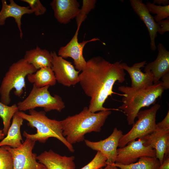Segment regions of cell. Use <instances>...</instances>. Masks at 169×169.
Segmentation results:
<instances>
[{
	"label": "cell",
	"mask_w": 169,
	"mask_h": 169,
	"mask_svg": "<svg viewBox=\"0 0 169 169\" xmlns=\"http://www.w3.org/2000/svg\"><path fill=\"white\" fill-rule=\"evenodd\" d=\"M157 23L158 27L157 33L159 34H163L169 31V17Z\"/></svg>",
	"instance_id": "cell-30"
},
{
	"label": "cell",
	"mask_w": 169,
	"mask_h": 169,
	"mask_svg": "<svg viewBox=\"0 0 169 169\" xmlns=\"http://www.w3.org/2000/svg\"><path fill=\"white\" fill-rule=\"evenodd\" d=\"M146 61L134 64L129 66L125 63H120V66L129 73L131 79V87L136 89H143L152 85L153 79L152 74L148 71L143 72L141 68L147 64Z\"/></svg>",
	"instance_id": "cell-15"
},
{
	"label": "cell",
	"mask_w": 169,
	"mask_h": 169,
	"mask_svg": "<svg viewBox=\"0 0 169 169\" xmlns=\"http://www.w3.org/2000/svg\"><path fill=\"white\" fill-rule=\"evenodd\" d=\"M4 136L3 133V130H0V140H2L4 138Z\"/></svg>",
	"instance_id": "cell-36"
},
{
	"label": "cell",
	"mask_w": 169,
	"mask_h": 169,
	"mask_svg": "<svg viewBox=\"0 0 169 169\" xmlns=\"http://www.w3.org/2000/svg\"><path fill=\"white\" fill-rule=\"evenodd\" d=\"M158 54L155 60L144 66V71H148L152 74L153 83L159 81L161 77L169 72V52L163 45H158Z\"/></svg>",
	"instance_id": "cell-19"
},
{
	"label": "cell",
	"mask_w": 169,
	"mask_h": 169,
	"mask_svg": "<svg viewBox=\"0 0 169 169\" xmlns=\"http://www.w3.org/2000/svg\"><path fill=\"white\" fill-rule=\"evenodd\" d=\"M8 4L6 0H2V7L0 12V26L4 25L6 19L9 17L13 18L16 23L20 32V37L22 38L23 33L21 28V19L25 14L33 13L29 6H22L16 3L14 0H10Z\"/></svg>",
	"instance_id": "cell-18"
},
{
	"label": "cell",
	"mask_w": 169,
	"mask_h": 169,
	"mask_svg": "<svg viewBox=\"0 0 169 169\" xmlns=\"http://www.w3.org/2000/svg\"><path fill=\"white\" fill-rule=\"evenodd\" d=\"M127 146L117 149L115 163L128 165L136 162L143 156L156 157L155 150L149 146H145L140 138L134 140Z\"/></svg>",
	"instance_id": "cell-9"
},
{
	"label": "cell",
	"mask_w": 169,
	"mask_h": 169,
	"mask_svg": "<svg viewBox=\"0 0 169 169\" xmlns=\"http://www.w3.org/2000/svg\"><path fill=\"white\" fill-rule=\"evenodd\" d=\"M35 144V141L26 139L18 148L5 146L12 155L13 169H47L44 165L37 161V155L33 152Z\"/></svg>",
	"instance_id": "cell-8"
},
{
	"label": "cell",
	"mask_w": 169,
	"mask_h": 169,
	"mask_svg": "<svg viewBox=\"0 0 169 169\" xmlns=\"http://www.w3.org/2000/svg\"><path fill=\"white\" fill-rule=\"evenodd\" d=\"M12 156L5 148V146L0 147V169H13Z\"/></svg>",
	"instance_id": "cell-27"
},
{
	"label": "cell",
	"mask_w": 169,
	"mask_h": 169,
	"mask_svg": "<svg viewBox=\"0 0 169 169\" xmlns=\"http://www.w3.org/2000/svg\"><path fill=\"white\" fill-rule=\"evenodd\" d=\"M74 158L73 156H62L52 150L44 151L37 156L38 162L47 169H75Z\"/></svg>",
	"instance_id": "cell-16"
},
{
	"label": "cell",
	"mask_w": 169,
	"mask_h": 169,
	"mask_svg": "<svg viewBox=\"0 0 169 169\" xmlns=\"http://www.w3.org/2000/svg\"><path fill=\"white\" fill-rule=\"evenodd\" d=\"M120 62L111 63L101 57H94L87 61L85 68L79 74V83L85 94L90 98L88 109L91 112L120 111L103 106L108 96L113 94L119 95L113 90L115 83H122L125 80L126 74L119 66Z\"/></svg>",
	"instance_id": "cell-1"
},
{
	"label": "cell",
	"mask_w": 169,
	"mask_h": 169,
	"mask_svg": "<svg viewBox=\"0 0 169 169\" xmlns=\"http://www.w3.org/2000/svg\"><path fill=\"white\" fill-rule=\"evenodd\" d=\"M29 114L22 111L16 112L28 121V126L37 129V132L35 134H30L24 131L23 135L26 139L44 143L50 138H55L61 142L71 152L74 151L73 145L67 141L63 135L60 121L49 118L44 111H37L32 109L29 110Z\"/></svg>",
	"instance_id": "cell-4"
},
{
	"label": "cell",
	"mask_w": 169,
	"mask_h": 169,
	"mask_svg": "<svg viewBox=\"0 0 169 169\" xmlns=\"http://www.w3.org/2000/svg\"><path fill=\"white\" fill-rule=\"evenodd\" d=\"M21 1L28 3L33 13L36 16L43 15L46 11V8L39 0H21Z\"/></svg>",
	"instance_id": "cell-29"
},
{
	"label": "cell",
	"mask_w": 169,
	"mask_h": 169,
	"mask_svg": "<svg viewBox=\"0 0 169 169\" xmlns=\"http://www.w3.org/2000/svg\"><path fill=\"white\" fill-rule=\"evenodd\" d=\"M23 59L37 70L45 67L51 68L52 66L53 58L51 52L38 46L26 51Z\"/></svg>",
	"instance_id": "cell-20"
},
{
	"label": "cell",
	"mask_w": 169,
	"mask_h": 169,
	"mask_svg": "<svg viewBox=\"0 0 169 169\" xmlns=\"http://www.w3.org/2000/svg\"><path fill=\"white\" fill-rule=\"evenodd\" d=\"M96 2L95 0H83L82 6L75 18L77 28H80L81 24L87 18L88 14L95 7Z\"/></svg>",
	"instance_id": "cell-26"
},
{
	"label": "cell",
	"mask_w": 169,
	"mask_h": 169,
	"mask_svg": "<svg viewBox=\"0 0 169 169\" xmlns=\"http://www.w3.org/2000/svg\"><path fill=\"white\" fill-rule=\"evenodd\" d=\"M19 111L17 104L11 106L0 102V117L2 119L3 128V133L6 135L11 125V120L14 114Z\"/></svg>",
	"instance_id": "cell-24"
},
{
	"label": "cell",
	"mask_w": 169,
	"mask_h": 169,
	"mask_svg": "<svg viewBox=\"0 0 169 169\" xmlns=\"http://www.w3.org/2000/svg\"><path fill=\"white\" fill-rule=\"evenodd\" d=\"M123 135L121 130L115 127L112 134L105 139L98 141L84 140L86 145L93 150L100 151L107 158V165L115 163L120 139Z\"/></svg>",
	"instance_id": "cell-12"
},
{
	"label": "cell",
	"mask_w": 169,
	"mask_h": 169,
	"mask_svg": "<svg viewBox=\"0 0 169 169\" xmlns=\"http://www.w3.org/2000/svg\"><path fill=\"white\" fill-rule=\"evenodd\" d=\"M52 58L51 68L56 81L67 87L79 83V73L70 62L59 56L55 51L50 52Z\"/></svg>",
	"instance_id": "cell-10"
},
{
	"label": "cell",
	"mask_w": 169,
	"mask_h": 169,
	"mask_svg": "<svg viewBox=\"0 0 169 169\" xmlns=\"http://www.w3.org/2000/svg\"><path fill=\"white\" fill-rule=\"evenodd\" d=\"M156 129L164 131H169V110L164 118L156 124Z\"/></svg>",
	"instance_id": "cell-31"
},
{
	"label": "cell",
	"mask_w": 169,
	"mask_h": 169,
	"mask_svg": "<svg viewBox=\"0 0 169 169\" xmlns=\"http://www.w3.org/2000/svg\"><path fill=\"white\" fill-rule=\"evenodd\" d=\"M140 138L143 141L145 146H149L155 150L156 157L161 164L164 156L169 155V131L156 129Z\"/></svg>",
	"instance_id": "cell-13"
},
{
	"label": "cell",
	"mask_w": 169,
	"mask_h": 169,
	"mask_svg": "<svg viewBox=\"0 0 169 169\" xmlns=\"http://www.w3.org/2000/svg\"><path fill=\"white\" fill-rule=\"evenodd\" d=\"M145 5L150 13L156 14L154 17L156 22H158L169 17V5L164 6L157 5L148 1Z\"/></svg>",
	"instance_id": "cell-25"
},
{
	"label": "cell",
	"mask_w": 169,
	"mask_h": 169,
	"mask_svg": "<svg viewBox=\"0 0 169 169\" xmlns=\"http://www.w3.org/2000/svg\"><path fill=\"white\" fill-rule=\"evenodd\" d=\"M118 90L124 94L123 103L118 109L126 116L129 125L134 123L137 115L141 108L155 104L157 99L161 96L165 90L162 82L160 81L143 89H136L122 85Z\"/></svg>",
	"instance_id": "cell-3"
},
{
	"label": "cell",
	"mask_w": 169,
	"mask_h": 169,
	"mask_svg": "<svg viewBox=\"0 0 169 169\" xmlns=\"http://www.w3.org/2000/svg\"><path fill=\"white\" fill-rule=\"evenodd\" d=\"M111 110L93 113L84 107L79 113L61 120L63 135L72 145L83 141L85 135L92 132H100L101 127L111 114Z\"/></svg>",
	"instance_id": "cell-2"
},
{
	"label": "cell",
	"mask_w": 169,
	"mask_h": 169,
	"mask_svg": "<svg viewBox=\"0 0 169 169\" xmlns=\"http://www.w3.org/2000/svg\"><path fill=\"white\" fill-rule=\"evenodd\" d=\"M99 169H120L118 167L112 165H107L104 168H101Z\"/></svg>",
	"instance_id": "cell-35"
},
{
	"label": "cell",
	"mask_w": 169,
	"mask_h": 169,
	"mask_svg": "<svg viewBox=\"0 0 169 169\" xmlns=\"http://www.w3.org/2000/svg\"><path fill=\"white\" fill-rule=\"evenodd\" d=\"M106 158L100 152L97 151L93 159L80 169H99L107 165Z\"/></svg>",
	"instance_id": "cell-28"
},
{
	"label": "cell",
	"mask_w": 169,
	"mask_h": 169,
	"mask_svg": "<svg viewBox=\"0 0 169 169\" xmlns=\"http://www.w3.org/2000/svg\"><path fill=\"white\" fill-rule=\"evenodd\" d=\"M79 29V28H77L74 36L70 41L65 46L60 48L58 55L64 59L68 57L72 58L74 60L75 69L80 71L85 68L87 63L83 55V50L85 45L88 43L100 41V39L94 38L79 43L78 37Z\"/></svg>",
	"instance_id": "cell-11"
},
{
	"label": "cell",
	"mask_w": 169,
	"mask_h": 169,
	"mask_svg": "<svg viewBox=\"0 0 169 169\" xmlns=\"http://www.w3.org/2000/svg\"><path fill=\"white\" fill-rule=\"evenodd\" d=\"M157 169H169V155L164 156L162 163Z\"/></svg>",
	"instance_id": "cell-33"
},
{
	"label": "cell",
	"mask_w": 169,
	"mask_h": 169,
	"mask_svg": "<svg viewBox=\"0 0 169 169\" xmlns=\"http://www.w3.org/2000/svg\"><path fill=\"white\" fill-rule=\"evenodd\" d=\"M23 120L17 113L14 114L6 136L0 142V147L8 146L12 148H17L22 144L23 141L20 128Z\"/></svg>",
	"instance_id": "cell-21"
},
{
	"label": "cell",
	"mask_w": 169,
	"mask_h": 169,
	"mask_svg": "<svg viewBox=\"0 0 169 169\" xmlns=\"http://www.w3.org/2000/svg\"><path fill=\"white\" fill-rule=\"evenodd\" d=\"M137 162L128 165L114 163L112 164L120 169H157L160 163L156 157L143 156L140 158Z\"/></svg>",
	"instance_id": "cell-23"
},
{
	"label": "cell",
	"mask_w": 169,
	"mask_h": 169,
	"mask_svg": "<svg viewBox=\"0 0 169 169\" xmlns=\"http://www.w3.org/2000/svg\"><path fill=\"white\" fill-rule=\"evenodd\" d=\"M161 78L164 90L168 89L169 88V72L163 75Z\"/></svg>",
	"instance_id": "cell-32"
},
{
	"label": "cell",
	"mask_w": 169,
	"mask_h": 169,
	"mask_svg": "<svg viewBox=\"0 0 169 169\" xmlns=\"http://www.w3.org/2000/svg\"><path fill=\"white\" fill-rule=\"evenodd\" d=\"M54 17L58 22L66 24L76 18L80 8L76 0H53L50 3Z\"/></svg>",
	"instance_id": "cell-14"
},
{
	"label": "cell",
	"mask_w": 169,
	"mask_h": 169,
	"mask_svg": "<svg viewBox=\"0 0 169 169\" xmlns=\"http://www.w3.org/2000/svg\"><path fill=\"white\" fill-rule=\"evenodd\" d=\"M132 8L145 24L150 37V47L152 51L156 49L155 38L157 36L158 25L154 17L148 10L145 4L142 0H130Z\"/></svg>",
	"instance_id": "cell-17"
},
{
	"label": "cell",
	"mask_w": 169,
	"mask_h": 169,
	"mask_svg": "<svg viewBox=\"0 0 169 169\" xmlns=\"http://www.w3.org/2000/svg\"><path fill=\"white\" fill-rule=\"evenodd\" d=\"M160 106L158 104H155L149 109L140 110L136 116L137 120L128 132L122 135L118 147H123L130 142L155 131L156 129V114Z\"/></svg>",
	"instance_id": "cell-7"
},
{
	"label": "cell",
	"mask_w": 169,
	"mask_h": 169,
	"mask_svg": "<svg viewBox=\"0 0 169 169\" xmlns=\"http://www.w3.org/2000/svg\"><path fill=\"white\" fill-rule=\"evenodd\" d=\"M49 86L47 85L38 88L33 84L28 96L24 100L17 103L19 111H23L37 107H42L46 112L52 110L61 112L65 107L64 103L59 95H51L48 90Z\"/></svg>",
	"instance_id": "cell-6"
},
{
	"label": "cell",
	"mask_w": 169,
	"mask_h": 169,
	"mask_svg": "<svg viewBox=\"0 0 169 169\" xmlns=\"http://www.w3.org/2000/svg\"><path fill=\"white\" fill-rule=\"evenodd\" d=\"M152 3L155 4H157L159 5L162 4L164 6L169 5V1L168 0H154Z\"/></svg>",
	"instance_id": "cell-34"
},
{
	"label": "cell",
	"mask_w": 169,
	"mask_h": 169,
	"mask_svg": "<svg viewBox=\"0 0 169 169\" xmlns=\"http://www.w3.org/2000/svg\"><path fill=\"white\" fill-rule=\"evenodd\" d=\"M28 80L38 88L46 86H54L56 82L54 73L51 67L41 68L27 76Z\"/></svg>",
	"instance_id": "cell-22"
},
{
	"label": "cell",
	"mask_w": 169,
	"mask_h": 169,
	"mask_svg": "<svg viewBox=\"0 0 169 169\" xmlns=\"http://www.w3.org/2000/svg\"><path fill=\"white\" fill-rule=\"evenodd\" d=\"M37 70L23 58L13 63L9 67L2 80L0 87V102L8 105L11 102L10 93L14 89L15 95L20 97L25 88V78Z\"/></svg>",
	"instance_id": "cell-5"
}]
</instances>
